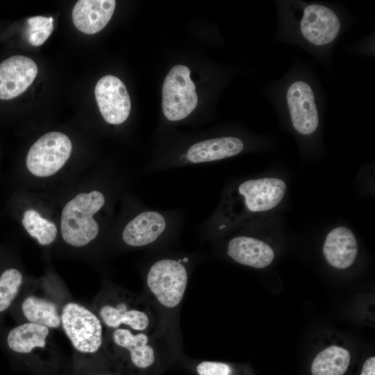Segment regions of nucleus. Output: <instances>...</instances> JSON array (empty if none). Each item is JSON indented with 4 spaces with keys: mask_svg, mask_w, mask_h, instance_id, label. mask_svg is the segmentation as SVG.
Wrapping results in <instances>:
<instances>
[{
    "mask_svg": "<svg viewBox=\"0 0 375 375\" xmlns=\"http://www.w3.org/2000/svg\"><path fill=\"white\" fill-rule=\"evenodd\" d=\"M277 28L274 40L295 45L326 68L342 36L355 17L339 3L274 0Z\"/></svg>",
    "mask_w": 375,
    "mask_h": 375,
    "instance_id": "1",
    "label": "nucleus"
},
{
    "mask_svg": "<svg viewBox=\"0 0 375 375\" xmlns=\"http://www.w3.org/2000/svg\"><path fill=\"white\" fill-rule=\"evenodd\" d=\"M263 92L295 133L305 138L317 133L327 97L311 62L296 58L281 77L265 83Z\"/></svg>",
    "mask_w": 375,
    "mask_h": 375,
    "instance_id": "2",
    "label": "nucleus"
},
{
    "mask_svg": "<svg viewBox=\"0 0 375 375\" xmlns=\"http://www.w3.org/2000/svg\"><path fill=\"white\" fill-rule=\"evenodd\" d=\"M106 347L111 362L119 372L156 375L161 369L160 355L146 333L127 328L112 329Z\"/></svg>",
    "mask_w": 375,
    "mask_h": 375,
    "instance_id": "3",
    "label": "nucleus"
},
{
    "mask_svg": "<svg viewBox=\"0 0 375 375\" xmlns=\"http://www.w3.org/2000/svg\"><path fill=\"white\" fill-rule=\"evenodd\" d=\"M102 192L94 190L82 192L71 199L61 215V234L63 240L74 247H83L96 238L99 224L93 218L105 204Z\"/></svg>",
    "mask_w": 375,
    "mask_h": 375,
    "instance_id": "4",
    "label": "nucleus"
},
{
    "mask_svg": "<svg viewBox=\"0 0 375 375\" xmlns=\"http://www.w3.org/2000/svg\"><path fill=\"white\" fill-rule=\"evenodd\" d=\"M188 282V270L182 260L163 258L155 261L146 276L148 290L158 303L174 309L181 303Z\"/></svg>",
    "mask_w": 375,
    "mask_h": 375,
    "instance_id": "5",
    "label": "nucleus"
},
{
    "mask_svg": "<svg viewBox=\"0 0 375 375\" xmlns=\"http://www.w3.org/2000/svg\"><path fill=\"white\" fill-rule=\"evenodd\" d=\"M98 316L102 324L112 329L127 328L135 332L149 333L154 325L150 306L132 294L116 293L99 306Z\"/></svg>",
    "mask_w": 375,
    "mask_h": 375,
    "instance_id": "6",
    "label": "nucleus"
},
{
    "mask_svg": "<svg viewBox=\"0 0 375 375\" xmlns=\"http://www.w3.org/2000/svg\"><path fill=\"white\" fill-rule=\"evenodd\" d=\"M61 326L74 348L83 353H97L103 342V324L83 305L69 302L63 307Z\"/></svg>",
    "mask_w": 375,
    "mask_h": 375,
    "instance_id": "7",
    "label": "nucleus"
},
{
    "mask_svg": "<svg viewBox=\"0 0 375 375\" xmlns=\"http://www.w3.org/2000/svg\"><path fill=\"white\" fill-rule=\"evenodd\" d=\"M197 103L190 69L182 65L174 66L162 86V106L165 117L173 122L183 119L194 110Z\"/></svg>",
    "mask_w": 375,
    "mask_h": 375,
    "instance_id": "8",
    "label": "nucleus"
},
{
    "mask_svg": "<svg viewBox=\"0 0 375 375\" xmlns=\"http://www.w3.org/2000/svg\"><path fill=\"white\" fill-rule=\"evenodd\" d=\"M72 149V142L68 136L58 131L49 132L30 148L26 161L27 168L36 176H51L63 167Z\"/></svg>",
    "mask_w": 375,
    "mask_h": 375,
    "instance_id": "9",
    "label": "nucleus"
},
{
    "mask_svg": "<svg viewBox=\"0 0 375 375\" xmlns=\"http://www.w3.org/2000/svg\"><path fill=\"white\" fill-rule=\"evenodd\" d=\"M176 219L165 212L147 209L141 211L125 226L122 238L132 247H144L159 242L175 227Z\"/></svg>",
    "mask_w": 375,
    "mask_h": 375,
    "instance_id": "10",
    "label": "nucleus"
},
{
    "mask_svg": "<svg viewBox=\"0 0 375 375\" xmlns=\"http://www.w3.org/2000/svg\"><path fill=\"white\" fill-rule=\"evenodd\" d=\"M94 95L100 112L106 122L118 125L129 116L131 103L124 83L112 75L101 78L94 88Z\"/></svg>",
    "mask_w": 375,
    "mask_h": 375,
    "instance_id": "11",
    "label": "nucleus"
},
{
    "mask_svg": "<svg viewBox=\"0 0 375 375\" xmlns=\"http://www.w3.org/2000/svg\"><path fill=\"white\" fill-rule=\"evenodd\" d=\"M285 190L283 181L277 178H262L242 182L238 187V193L242 197L246 209L257 212L275 208L283 198Z\"/></svg>",
    "mask_w": 375,
    "mask_h": 375,
    "instance_id": "12",
    "label": "nucleus"
},
{
    "mask_svg": "<svg viewBox=\"0 0 375 375\" xmlns=\"http://www.w3.org/2000/svg\"><path fill=\"white\" fill-rule=\"evenodd\" d=\"M38 67L30 58L13 56L0 64V99L17 97L32 84Z\"/></svg>",
    "mask_w": 375,
    "mask_h": 375,
    "instance_id": "13",
    "label": "nucleus"
},
{
    "mask_svg": "<svg viewBox=\"0 0 375 375\" xmlns=\"http://www.w3.org/2000/svg\"><path fill=\"white\" fill-rule=\"evenodd\" d=\"M244 142L236 136H222L197 142L177 158L176 165L201 164L235 156L243 151Z\"/></svg>",
    "mask_w": 375,
    "mask_h": 375,
    "instance_id": "14",
    "label": "nucleus"
},
{
    "mask_svg": "<svg viewBox=\"0 0 375 375\" xmlns=\"http://www.w3.org/2000/svg\"><path fill=\"white\" fill-rule=\"evenodd\" d=\"M115 6L114 0H79L72 10L73 23L85 34L97 33L109 22Z\"/></svg>",
    "mask_w": 375,
    "mask_h": 375,
    "instance_id": "15",
    "label": "nucleus"
},
{
    "mask_svg": "<svg viewBox=\"0 0 375 375\" xmlns=\"http://www.w3.org/2000/svg\"><path fill=\"white\" fill-rule=\"evenodd\" d=\"M227 254L240 264L258 269L268 266L274 258L269 244L248 236L232 238L228 244Z\"/></svg>",
    "mask_w": 375,
    "mask_h": 375,
    "instance_id": "16",
    "label": "nucleus"
},
{
    "mask_svg": "<svg viewBox=\"0 0 375 375\" xmlns=\"http://www.w3.org/2000/svg\"><path fill=\"white\" fill-rule=\"evenodd\" d=\"M358 247L352 231L347 227L338 226L327 235L323 253L328 262L335 268L346 269L354 262Z\"/></svg>",
    "mask_w": 375,
    "mask_h": 375,
    "instance_id": "17",
    "label": "nucleus"
},
{
    "mask_svg": "<svg viewBox=\"0 0 375 375\" xmlns=\"http://www.w3.org/2000/svg\"><path fill=\"white\" fill-rule=\"evenodd\" d=\"M49 333V328L26 322L12 328L7 335L8 347L14 352L27 354L36 348H44Z\"/></svg>",
    "mask_w": 375,
    "mask_h": 375,
    "instance_id": "18",
    "label": "nucleus"
},
{
    "mask_svg": "<svg viewBox=\"0 0 375 375\" xmlns=\"http://www.w3.org/2000/svg\"><path fill=\"white\" fill-rule=\"evenodd\" d=\"M22 311L29 322L49 328H57L61 326L60 315L56 304L46 299L33 295L26 297L22 303Z\"/></svg>",
    "mask_w": 375,
    "mask_h": 375,
    "instance_id": "19",
    "label": "nucleus"
},
{
    "mask_svg": "<svg viewBox=\"0 0 375 375\" xmlns=\"http://www.w3.org/2000/svg\"><path fill=\"white\" fill-rule=\"evenodd\" d=\"M350 359L347 349L331 346L316 356L311 373L312 375H343L349 366Z\"/></svg>",
    "mask_w": 375,
    "mask_h": 375,
    "instance_id": "20",
    "label": "nucleus"
},
{
    "mask_svg": "<svg viewBox=\"0 0 375 375\" xmlns=\"http://www.w3.org/2000/svg\"><path fill=\"white\" fill-rule=\"evenodd\" d=\"M22 223L26 231L42 245H49L57 236V227L33 209L26 210Z\"/></svg>",
    "mask_w": 375,
    "mask_h": 375,
    "instance_id": "21",
    "label": "nucleus"
},
{
    "mask_svg": "<svg viewBox=\"0 0 375 375\" xmlns=\"http://www.w3.org/2000/svg\"><path fill=\"white\" fill-rule=\"evenodd\" d=\"M23 281L22 273L10 268L0 276V313L6 311L17 295Z\"/></svg>",
    "mask_w": 375,
    "mask_h": 375,
    "instance_id": "22",
    "label": "nucleus"
},
{
    "mask_svg": "<svg viewBox=\"0 0 375 375\" xmlns=\"http://www.w3.org/2000/svg\"><path fill=\"white\" fill-rule=\"evenodd\" d=\"M28 40L33 46L43 44L53 30V19L43 16H35L27 21Z\"/></svg>",
    "mask_w": 375,
    "mask_h": 375,
    "instance_id": "23",
    "label": "nucleus"
},
{
    "mask_svg": "<svg viewBox=\"0 0 375 375\" xmlns=\"http://www.w3.org/2000/svg\"><path fill=\"white\" fill-rule=\"evenodd\" d=\"M191 369L196 375H233L235 372L227 363L211 360L197 362Z\"/></svg>",
    "mask_w": 375,
    "mask_h": 375,
    "instance_id": "24",
    "label": "nucleus"
},
{
    "mask_svg": "<svg viewBox=\"0 0 375 375\" xmlns=\"http://www.w3.org/2000/svg\"><path fill=\"white\" fill-rule=\"evenodd\" d=\"M360 375H375V358L370 357L365 360Z\"/></svg>",
    "mask_w": 375,
    "mask_h": 375,
    "instance_id": "25",
    "label": "nucleus"
},
{
    "mask_svg": "<svg viewBox=\"0 0 375 375\" xmlns=\"http://www.w3.org/2000/svg\"><path fill=\"white\" fill-rule=\"evenodd\" d=\"M102 375H122L121 372H110V373H106Z\"/></svg>",
    "mask_w": 375,
    "mask_h": 375,
    "instance_id": "26",
    "label": "nucleus"
}]
</instances>
